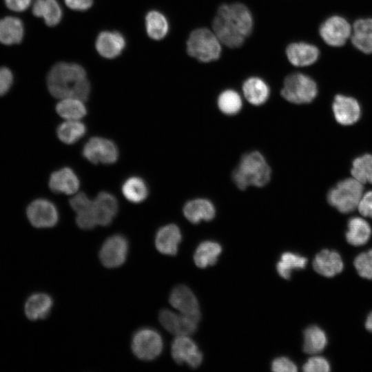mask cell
<instances>
[{
    "label": "cell",
    "mask_w": 372,
    "mask_h": 372,
    "mask_svg": "<svg viewBox=\"0 0 372 372\" xmlns=\"http://www.w3.org/2000/svg\"><path fill=\"white\" fill-rule=\"evenodd\" d=\"M221 246L213 241L207 240L201 242L194 255V260L197 267L205 268L214 265L221 253Z\"/></svg>",
    "instance_id": "obj_31"
},
{
    "label": "cell",
    "mask_w": 372,
    "mask_h": 372,
    "mask_svg": "<svg viewBox=\"0 0 372 372\" xmlns=\"http://www.w3.org/2000/svg\"><path fill=\"white\" fill-rule=\"evenodd\" d=\"M182 236L179 227L175 224H169L161 227L155 236L156 249L165 255L174 256Z\"/></svg>",
    "instance_id": "obj_19"
},
{
    "label": "cell",
    "mask_w": 372,
    "mask_h": 372,
    "mask_svg": "<svg viewBox=\"0 0 372 372\" xmlns=\"http://www.w3.org/2000/svg\"><path fill=\"white\" fill-rule=\"evenodd\" d=\"M353 263L361 277L372 280V249L358 255Z\"/></svg>",
    "instance_id": "obj_38"
},
{
    "label": "cell",
    "mask_w": 372,
    "mask_h": 372,
    "mask_svg": "<svg viewBox=\"0 0 372 372\" xmlns=\"http://www.w3.org/2000/svg\"><path fill=\"white\" fill-rule=\"evenodd\" d=\"M271 370L276 372H296V365L288 358L279 357L271 363Z\"/></svg>",
    "instance_id": "obj_42"
},
{
    "label": "cell",
    "mask_w": 372,
    "mask_h": 372,
    "mask_svg": "<svg viewBox=\"0 0 372 372\" xmlns=\"http://www.w3.org/2000/svg\"><path fill=\"white\" fill-rule=\"evenodd\" d=\"M251 11L240 1L220 4L211 23L210 28L223 47L235 49L241 47L254 29Z\"/></svg>",
    "instance_id": "obj_1"
},
{
    "label": "cell",
    "mask_w": 372,
    "mask_h": 372,
    "mask_svg": "<svg viewBox=\"0 0 372 372\" xmlns=\"http://www.w3.org/2000/svg\"><path fill=\"white\" fill-rule=\"evenodd\" d=\"M357 208L362 216L372 218V190L362 195Z\"/></svg>",
    "instance_id": "obj_43"
},
{
    "label": "cell",
    "mask_w": 372,
    "mask_h": 372,
    "mask_svg": "<svg viewBox=\"0 0 372 372\" xmlns=\"http://www.w3.org/2000/svg\"><path fill=\"white\" fill-rule=\"evenodd\" d=\"M70 205L77 213L92 208L93 200H91L85 193L81 192L70 198Z\"/></svg>",
    "instance_id": "obj_41"
},
{
    "label": "cell",
    "mask_w": 372,
    "mask_h": 372,
    "mask_svg": "<svg viewBox=\"0 0 372 372\" xmlns=\"http://www.w3.org/2000/svg\"><path fill=\"white\" fill-rule=\"evenodd\" d=\"M131 348L134 355L139 360L151 361L161 353L163 342L157 331L150 328H143L134 334Z\"/></svg>",
    "instance_id": "obj_7"
},
{
    "label": "cell",
    "mask_w": 372,
    "mask_h": 372,
    "mask_svg": "<svg viewBox=\"0 0 372 372\" xmlns=\"http://www.w3.org/2000/svg\"><path fill=\"white\" fill-rule=\"evenodd\" d=\"M371 233V227L366 220L361 217H352L348 221L345 237L350 245L361 246L368 242Z\"/></svg>",
    "instance_id": "obj_26"
},
{
    "label": "cell",
    "mask_w": 372,
    "mask_h": 372,
    "mask_svg": "<svg viewBox=\"0 0 372 372\" xmlns=\"http://www.w3.org/2000/svg\"><path fill=\"white\" fill-rule=\"evenodd\" d=\"M353 46L364 54L372 53V19L356 20L352 27L351 36Z\"/></svg>",
    "instance_id": "obj_24"
},
{
    "label": "cell",
    "mask_w": 372,
    "mask_h": 372,
    "mask_svg": "<svg viewBox=\"0 0 372 372\" xmlns=\"http://www.w3.org/2000/svg\"><path fill=\"white\" fill-rule=\"evenodd\" d=\"M304 372H328L330 364L327 359L322 356L311 357L302 366Z\"/></svg>",
    "instance_id": "obj_39"
},
{
    "label": "cell",
    "mask_w": 372,
    "mask_h": 372,
    "mask_svg": "<svg viewBox=\"0 0 372 372\" xmlns=\"http://www.w3.org/2000/svg\"><path fill=\"white\" fill-rule=\"evenodd\" d=\"M183 212L189 222L197 224L201 220H211L215 217L216 209L210 200L198 198L187 202Z\"/></svg>",
    "instance_id": "obj_23"
},
{
    "label": "cell",
    "mask_w": 372,
    "mask_h": 372,
    "mask_svg": "<svg viewBox=\"0 0 372 372\" xmlns=\"http://www.w3.org/2000/svg\"><path fill=\"white\" fill-rule=\"evenodd\" d=\"M352 27L346 19L338 15L325 19L319 27V34L324 42L332 47L345 44L351 36Z\"/></svg>",
    "instance_id": "obj_9"
},
{
    "label": "cell",
    "mask_w": 372,
    "mask_h": 372,
    "mask_svg": "<svg viewBox=\"0 0 372 372\" xmlns=\"http://www.w3.org/2000/svg\"><path fill=\"white\" fill-rule=\"evenodd\" d=\"M236 187L245 190L249 186L262 187L271 177V168L258 151L245 154L231 174Z\"/></svg>",
    "instance_id": "obj_3"
},
{
    "label": "cell",
    "mask_w": 372,
    "mask_h": 372,
    "mask_svg": "<svg viewBox=\"0 0 372 372\" xmlns=\"http://www.w3.org/2000/svg\"><path fill=\"white\" fill-rule=\"evenodd\" d=\"M121 190L125 198L134 203L144 201L149 192L145 181L138 176H132L126 179L122 185Z\"/></svg>",
    "instance_id": "obj_32"
},
{
    "label": "cell",
    "mask_w": 372,
    "mask_h": 372,
    "mask_svg": "<svg viewBox=\"0 0 372 372\" xmlns=\"http://www.w3.org/2000/svg\"><path fill=\"white\" fill-rule=\"evenodd\" d=\"M53 305L52 298L48 294L37 293L30 296L25 304V313L30 320L45 318Z\"/></svg>",
    "instance_id": "obj_25"
},
{
    "label": "cell",
    "mask_w": 372,
    "mask_h": 372,
    "mask_svg": "<svg viewBox=\"0 0 372 372\" xmlns=\"http://www.w3.org/2000/svg\"><path fill=\"white\" fill-rule=\"evenodd\" d=\"M366 329L372 332V311L368 315L365 322Z\"/></svg>",
    "instance_id": "obj_47"
},
{
    "label": "cell",
    "mask_w": 372,
    "mask_h": 372,
    "mask_svg": "<svg viewBox=\"0 0 372 372\" xmlns=\"http://www.w3.org/2000/svg\"><path fill=\"white\" fill-rule=\"evenodd\" d=\"M65 4L70 8L77 10L84 11L89 9L93 3V0H64Z\"/></svg>",
    "instance_id": "obj_45"
},
{
    "label": "cell",
    "mask_w": 372,
    "mask_h": 372,
    "mask_svg": "<svg viewBox=\"0 0 372 372\" xmlns=\"http://www.w3.org/2000/svg\"><path fill=\"white\" fill-rule=\"evenodd\" d=\"M161 325L169 333L177 335H189L197 329L199 320L183 313L178 314L163 309L158 315Z\"/></svg>",
    "instance_id": "obj_14"
},
{
    "label": "cell",
    "mask_w": 372,
    "mask_h": 372,
    "mask_svg": "<svg viewBox=\"0 0 372 372\" xmlns=\"http://www.w3.org/2000/svg\"><path fill=\"white\" fill-rule=\"evenodd\" d=\"M316 82L309 75L300 71L293 70L283 79L279 90L280 97L296 105L312 102L318 94Z\"/></svg>",
    "instance_id": "obj_5"
},
{
    "label": "cell",
    "mask_w": 372,
    "mask_h": 372,
    "mask_svg": "<svg viewBox=\"0 0 372 372\" xmlns=\"http://www.w3.org/2000/svg\"><path fill=\"white\" fill-rule=\"evenodd\" d=\"M313 267L319 274L325 277H333L342 271L344 264L337 251L323 249L316 256Z\"/></svg>",
    "instance_id": "obj_22"
},
{
    "label": "cell",
    "mask_w": 372,
    "mask_h": 372,
    "mask_svg": "<svg viewBox=\"0 0 372 372\" xmlns=\"http://www.w3.org/2000/svg\"><path fill=\"white\" fill-rule=\"evenodd\" d=\"M26 215L30 223L37 228L52 227L59 220L56 207L45 198L31 202L26 209Z\"/></svg>",
    "instance_id": "obj_10"
},
{
    "label": "cell",
    "mask_w": 372,
    "mask_h": 372,
    "mask_svg": "<svg viewBox=\"0 0 372 372\" xmlns=\"http://www.w3.org/2000/svg\"><path fill=\"white\" fill-rule=\"evenodd\" d=\"M6 6L11 10L22 12L30 5L32 0H4Z\"/></svg>",
    "instance_id": "obj_46"
},
{
    "label": "cell",
    "mask_w": 372,
    "mask_h": 372,
    "mask_svg": "<svg viewBox=\"0 0 372 372\" xmlns=\"http://www.w3.org/2000/svg\"><path fill=\"white\" fill-rule=\"evenodd\" d=\"M22 21L14 17H6L0 20V42L5 45L19 43L23 37Z\"/></svg>",
    "instance_id": "obj_27"
},
{
    "label": "cell",
    "mask_w": 372,
    "mask_h": 372,
    "mask_svg": "<svg viewBox=\"0 0 372 372\" xmlns=\"http://www.w3.org/2000/svg\"><path fill=\"white\" fill-rule=\"evenodd\" d=\"M116 197L107 192H100L93 200V210L97 225H110L118 212Z\"/></svg>",
    "instance_id": "obj_18"
},
{
    "label": "cell",
    "mask_w": 372,
    "mask_h": 372,
    "mask_svg": "<svg viewBox=\"0 0 372 372\" xmlns=\"http://www.w3.org/2000/svg\"><path fill=\"white\" fill-rule=\"evenodd\" d=\"M84 101L75 98L61 99L56 105V111L61 117L68 120H79L87 114Z\"/></svg>",
    "instance_id": "obj_35"
},
{
    "label": "cell",
    "mask_w": 372,
    "mask_h": 372,
    "mask_svg": "<svg viewBox=\"0 0 372 372\" xmlns=\"http://www.w3.org/2000/svg\"><path fill=\"white\" fill-rule=\"evenodd\" d=\"M13 83V75L10 69L0 68V96L8 92Z\"/></svg>",
    "instance_id": "obj_44"
},
{
    "label": "cell",
    "mask_w": 372,
    "mask_h": 372,
    "mask_svg": "<svg viewBox=\"0 0 372 372\" xmlns=\"http://www.w3.org/2000/svg\"><path fill=\"white\" fill-rule=\"evenodd\" d=\"M48 185L53 192L73 194L78 191L80 181L71 168L63 167L51 174Z\"/></svg>",
    "instance_id": "obj_20"
},
{
    "label": "cell",
    "mask_w": 372,
    "mask_h": 372,
    "mask_svg": "<svg viewBox=\"0 0 372 372\" xmlns=\"http://www.w3.org/2000/svg\"><path fill=\"white\" fill-rule=\"evenodd\" d=\"M32 13L43 17L48 26L56 25L62 19V10L56 0H36L32 6Z\"/></svg>",
    "instance_id": "obj_28"
},
{
    "label": "cell",
    "mask_w": 372,
    "mask_h": 372,
    "mask_svg": "<svg viewBox=\"0 0 372 372\" xmlns=\"http://www.w3.org/2000/svg\"><path fill=\"white\" fill-rule=\"evenodd\" d=\"M363 184L354 178L339 181L327 194L328 203L342 214L354 211L363 195Z\"/></svg>",
    "instance_id": "obj_6"
},
{
    "label": "cell",
    "mask_w": 372,
    "mask_h": 372,
    "mask_svg": "<svg viewBox=\"0 0 372 372\" xmlns=\"http://www.w3.org/2000/svg\"><path fill=\"white\" fill-rule=\"evenodd\" d=\"M82 154L85 158L94 164H113L118 158V149L116 144L107 138L94 136L84 145Z\"/></svg>",
    "instance_id": "obj_8"
},
{
    "label": "cell",
    "mask_w": 372,
    "mask_h": 372,
    "mask_svg": "<svg viewBox=\"0 0 372 372\" xmlns=\"http://www.w3.org/2000/svg\"><path fill=\"white\" fill-rule=\"evenodd\" d=\"M218 110L228 116H233L240 112L243 101L240 92L233 87H226L221 90L216 98Z\"/></svg>",
    "instance_id": "obj_29"
},
{
    "label": "cell",
    "mask_w": 372,
    "mask_h": 372,
    "mask_svg": "<svg viewBox=\"0 0 372 372\" xmlns=\"http://www.w3.org/2000/svg\"><path fill=\"white\" fill-rule=\"evenodd\" d=\"M76 223L78 227L82 229L87 230L93 229L96 224L93 206L92 208L76 213Z\"/></svg>",
    "instance_id": "obj_40"
},
{
    "label": "cell",
    "mask_w": 372,
    "mask_h": 372,
    "mask_svg": "<svg viewBox=\"0 0 372 372\" xmlns=\"http://www.w3.org/2000/svg\"><path fill=\"white\" fill-rule=\"evenodd\" d=\"M171 353L177 364L186 363L193 369L199 366L203 360L202 353L189 335H177L172 342Z\"/></svg>",
    "instance_id": "obj_13"
},
{
    "label": "cell",
    "mask_w": 372,
    "mask_h": 372,
    "mask_svg": "<svg viewBox=\"0 0 372 372\" xmlns=\"http://www.w3.org/2000/svg\"><path fill=\"white\" fill-rule=\"evenodd\" d=\"M125 46L124 37L118 32L103 31L97 37L96 49L99 54L106 59L119 56Z\"/></svg>",
    "instance_id": "obj_21"
},
{
    "label": "cell",
    "mask_w": 372,
    "mask_h": 372,
    "mask_svg": "<svg viewBox=\"0 0 372 372\" xmlns=\"http://www.w3.org/2000/svg\"><path fill=\"white\" fill-rule=\"evenodd\" d=\"M50 93L55 98H75L87 100L91 87L86 79L84 68L76 63H58L50 70L47 76Z\"/></svg>",
    "instance_id": "obj_2"
},
{
    "label": "cell",
    "mask_w": 372,
    "mask_h": 372,
    "mask_svg": "<svg viewBox=\"0 0 372 372\" xmlns=\"http://www.w3.org/2000/svg\"><path fill=\"white\" fill-rule=\"evenodd\" d=\"M332 110L335 121L342 125H351L360 118L361 107L353 97L338 94L334 97Z\"/></svg>",
    "instance_id": "obj_15"
},
{
    "label": "cell",
    "mask_w": 372,
    "mask_h": 372,
    "mask_svg": "<svg viewBox=\"0 0 372 372\" xmlns=\"http://www.w3.org/2000/svg\"><path fill=\"white\" fill-rule=\"evenodd\" d=\"M351 173L362 184H372V154H365L355 158L352 162Z\"/></svg>",
    "instance_id": "obj_37"
},
{
    "label": "cell",
    "mask_w": 372,
    "mask_h": 372,
    "mask_svg": "<svg viewBox=\"0 0 372 372\" xmlns=\"http://www.w3.org/2000/svg\"><path fill=\"white\" fill-rule=\"evenodd\" d=\"M86 132V126L78 120H68L61 123L56 129L58 138L66 144H73Z\"/></svg>",
    "instance_id": "obj_34"
},
{
    "label": "cell",
    "mask_w": 372,
    "mask_h": 372,
    "mask_svg": "<svg viewBox=\"0 0 372 372\" xmlns=\"http://www.w3.org/2000/svg\"><path fill=\"white\" fill-rule=\"evenodd\" d=\"M288 62L296 69L313 65L318 59L320 50L314 44L304 41L290 42L285 48Z\"/></svg>",
    "instance_id": "obj_12"
},
{
    "label": "cell",
    "mask_w": 372,
    "mask_h": 372,
    "mask_svg": "<svg viewBox=\"0 0 372 372\" xmlns=\"http://www.w3.org/2000/svg\"><path fill=\"white\" fill-rule=\"evenodd\" d=\"M303 351L309 354L321 352L327 346V338L324 331L317 326L307 327L304 333Z\"/></svg>",
    "instance_id": "obj_33"
},
{
    "label": "cell",
    "mask_w": 372,
    "mask_h": 372,
    "mask_svg": "<svg viewBox=\"0 0 372 372\" xmlns=\"http://www.w3.org/2000/svg\"><path fill=\"white\" fill-rule=\"evenodd\" d=\"M169 303L180 313L200 320L199 304L192 290L185 285H178L169 296Z\"/></svg>",
    "instance_id": "obj_17"
},
{
    "label": "cell",
    "mask_w": 372,
    "mask_h": 372,
    "mask_svg": "<svg viewBox=\"0 0 372 372\" xmlns=\"http://www.w3.org/2000/svg\"><path fill=\"white\" fill-rule=\"evenodd\" d=\"M145 24L148 36L154 40H162L169 34V20L159 11L152 10L148 12L145 17Z\"/></svg>",
    "instance_id": "obj_30"
},
{
    "label": "cell",
    "mask_w": 372,
    "mask_h": 372,
    "mask_svg": "<svg viewBox=\"0 0 372 372\" xmlns=\"http://www.w3.org/2000/svg\"><path fill=\"white\" fill-rule=\"evenodd\" d=\"M240 90L245 99L254 106L265 104L271 95V87L262 77L251 75L242 83Z\"/></svg>",
    "instance_id": "obj_16"
},
{
    "label": "cell",
    "mask_w": 372,
    "mask_h": 372,
    "mask_svg": "<svg viewBox=\"0 0 372 372\" xmlns=\"http://www.w3.org/2000/svg\"><path fill=\"white\" fill-rule=\"evenodd\" d=\"M127 252V240L123 235L116 234L103 242L99 251V258L105 267L116 268L125 262Z\"/></svg>",
    "instance_id": "obj_11"
},
{
    "label": "cell",
    "mask_w": 372,
    "mask_h": 372,
    "mask_svg": "<svg viewBox=\"0 0 372 372\" xmlns=\"http://www.w3.org/2000/svg\"><path fill=\"white\" fill-rule=\"evenodd\" d=\"M307 263V259L305 257L291 252H285L276 265V269L282 278L289 279L293 270L304 268Z\"/></svg>",
    "instance_id": "obj_36"
},
{
    "label": "cell",
    "mask_w": 372,
    "mask_h": 372,
    "mask_svg": "<svg viewBox=\"0 0 372 372\" xmlns=\"http://www.w3.org/2000/svg\"><path fill=\"white\" fill-rule=\"evenodd\" d=\"M187 54L198 62L207 63L218 60L223 45L209 27L192 30L185 43Z\"/></svg>",
    "instance_id": "obj_4"
}]
</instances>
